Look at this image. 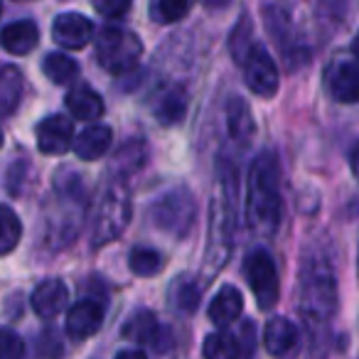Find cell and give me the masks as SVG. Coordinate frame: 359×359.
<instances>
[{
	"label": "cell",
	"mask_w": 359,
	"mask_h": 359,
	"mask_svg": "<svg viewBox=\"0 0 359 359\" xmlns=\"http://www.w3.org/2000/svg\"><path fill=\"white\" fill-rule=\"evenodd\" d=\"M239 65L244 67V79L254 94L259 96H271L278 91L280 76H278V67H276L273 57L264 50V45L259 42H251V47L244 52V57L239 60Z\"/></svg>",
	"instance_id": "8"
},
{
	"label": "cell",
	"mask_w": 359,
	"mask_h": 359,
	"mask_svg": "<svg viewBox=\"0 0 359 359\" xmlns=\"http://www.w3.org/2000/svg\"><path fill=\"white\" fill-rule=\"evenodd\" d=\"M244 273L246 280H249L251 293L256 295L259 308L264 310L273 308L280 298V283H278V271H276V264L269 251L264 249L251 251L244 261Z\"/></svg>",
	"instance_id": "7"
},
{
	"label": "cell",
	"mask_w": 359,
	"mask_h": 359,
	"mask_svg": "<svg viewBox=\"0 0 359 359\" xmlns=\"http://www.w3.org/2000/svg\"><path fill=\"white\" fill-rule=\"evenodd\" d=\"M22 72L13 65L0 67V118H8L22 99Z\"/></svg>",
	"instance_id": "19"
},
{
	"label": "cell",
	"mask_w": 359,
	"mask_h": 359,
	"mask_svg": "<svg viewBox=\"0 0 359 359\" xmlns=\"http://www.w3.org/2000/svg\"><path fill=\"white\" fill-rule=\"evenodd\" d=\"M104 305L96 300H79L67 313V334L72 339H89L101 330Z\"/></svg>",
	"instance_id": "12"
},
{
	"label": "cell",
	"mask_w": 359,
	"mask_h": 359,
	"mask_svg": "<svg viewBox=\"0 0 359 359\" xmlns=\"http://www.w3.org/2000/svg\"><path fill=\"white\" fill-rule=\"evenodd\" d=\"M123 334L135 344H155L158 347V334H160L158 318L150 310H138L123 325Z\"/></svg>",
	"instance_id": "20"
},
{
	"label": "cell",
	"mask_w": 359,
	"mask_h": 359,
	"mask_svg": "<svg viewBox=\"0 0 359 359\" xmlns=\"http://www.w3.org/2000/svg\"><path fill=\"white\" fill-rule=\"evenodd\" d=\"M264 347L271 357H290L298 347V327L288 318H271L264 330Z\"/></svg>",
	"instance_id": "13"
},
{
	"label": "cell",
	"mask_w": 359,
	"mask_h": 359,
	"mask_svg": "<svg viewBox=\"0 0 359 359\" xmlns=\"http://www.w3.org/2000/svg\"><path fill=\"white\" fill-rule=\"evenodd\" d=\"M226 126H229V135L236 143H249L254 135V118H251V109L246 101L234 96L226 104Z\"/></svg>",
	"instance_id": "21"
},
{
	"label": "cell",
	"mask_w": 359,
	"mask_h": 359,
	"mask_svg": "<svg viewBox=\"0 0 359 359\" xmlns=\"http://www.w3.org/2000/svg\"><path fill=\"white\" fill-rule=\"evenodd\" d=\"M22 236V224L11 207L0 205V256H8Z\"/></svg>",
	"instance_id": "25"
},
{
	"label": "cell",
	"mask_w": 359,
	"mask_h": 359,
	"mask_svg": "<svg viewBox=\"0 0 359 359\" xmlns=\"http://www.w3.org/2000/svg\"><path fill=\"white\" fill-rule=\"evenodd\" d=\"M130 222V195L123 185H114L101 197L94 219V246L114 241Z\"/></svg>",
	"instance_id": "5"
},
{
	"label": "cell",
	"mask_w": 359,
	"mask_h": 359,
	"mask_svg": "<svg viewBox=\"0 0 359 359\" xmlns=\"http://www.w3.org/2000/svg\"><path fill=\"white\" fill-rule=\"evenodd\" d=\"M111 140H114V133H111L109 126L96 123L81 130L74 138V143H72V148L81 160H99L111 148Z\"/></svg>",
	"instance_id": "16"
},
{
	"label": "cell",
	"mask_w": 359,
	"mask_h": 359,
	"mask_svg": "<svg viewBox=\"0 0 359 359\" xmlns=\"http://www.w3.org/2000/svg\"><path fill=\"white\" fill-rule=\"evenodd\" d=\"M330 94L342 104H357L359 101V57L357 55H337L330 62L325 72Z\"/></svg>",
	"instance_id": "9"
},
{
	"label": "cell",
	"mask_w": 359,
	"mask_h": 359,
	"mask_svg": "<svg viewBox=\"0 0 359 359\" xmlns=\"http://www.w3.org/2000/svg\"><path fill=\"white\" fill-rule=\"evenodd\" d=\"M143 45L138 35L123 27H104L96 37V60L111 74H126L140 62Z\"/></svg>",
	"instance_id": "4"
},
{
	"label": "cell",
	"mask_w": 359,
	"mask_h": 359,
	"mask_svg": "<svg viewBox=\"0 0 359 359\" xmlns=\"http://www.w3.org/2000/svg\"><path fill=\"white\" fill-rule=\"evenodd\" d=\"M67 303H69V290L60 278L42 280L32 293V310L45 320L57 318L67 308Z\"/></svg>",
	"instance_id": "14"
},
{
	"label": "cell",
	"mask_w": 359,
	"mask_h": 359,
	"mask_svg": "<svg viewBox=\"0 0 359 359\" xmlns=\"http://www.w3.org/2000/svg\"><path fill=\"white\" fill-rule=\"evenodd\" d=\"M150 215L158 229L172 236H185L195 222V200L185 187H177V190L165 192L153 205Z\"/></svg>",
	"instance_id": "6"
},
{
	"label": "cell",
	"mask_w": 359,
	"mask_h": 359,
	"mask_svg": "<svg viewBox=\"0 0 359 359\" xmlns=\"http://www.w3.org/2000/svg\"><path fill=\"white\" fill-rule=\"evenodd\" d=\"M185 109H187V101H185V94L182 89L172 86V89H165L163 94L158 96L155 101V116L163 126H175L182 121L185 116Z\"/></svg>",
	"instance_id": "22"
},
{
	"label": "cell",
	"mask_w": 359,
	"mask_h": 359,
	"mask_svg": "<svg viewBox=\"0 0 359 359\" xmlns=\"http://www.w3.org/2000/svg\"><path fill=\"white\" fill-rule=\"evenodd\" d=\"M74 143V126L67 116H47L37 126V148L45 155H65Z\"/></svg>",
	"instance_id": "10"
},
{
	"label": "cell",
	"mask_w": 359,
	"mask_h": 359,
	"mask_svg": "<svg viewBox=\"0 0 359 359\" xmlns=\"http://www.w3.org/2000/svg\"><path fill=\"white\" fill-rule=\"evenodd\" d=\"M116 359H148V357L140 349H123V352L116 354Z\"/></svg>",
	"instance_id": "32"
},
{
	"label": "cell",
	"mask_w": 359,
	"mask_h": 359,
	"mask_svg": "<svg viewBox=\"0 0 359 359\" xmlns=\"http://www.w3.org/2000/svg\"><path fill=\"white\" fill-rule=\"evenodd\" d=\"M52 37L65 50H81L94 37V25L89 18L79 15V13H62L52 22Z\"/></svg>",
	"instance_id": "11"
},
{
	"label": "cell",
	"mask_w": 359,
	"mask_h": 359,
	"mask_svg": "<svg viewBox=\"0 0 359 359\" xmlns=\"http://www.w3.org/2000/svg\"><path fill=\"white\" fill-rule=\"evenodd\" d=\"M241 310H244V298H241L239 288H234V285H224V288H219V293L212 298L210 303V320L215 325H219V327H224V325L234 323L236 318L241 315Z\"/></svg>",
	"instance_id": "17"
},
{
	"label": "cell",
	"mask_w": 359,
	"mask_h": 359,
	"mask_svg": "<svg viewBox=\"0 0 359 359\" xmlns=\"http://www.w3.org/2000/svg\"><path fill=\"white\" fill-rule=\"evenodd\" d=\"M352 55L359 57V32H357V37H354V42H352Z\"/></svg>",
	"instance_id": "34"
},
{
	"label": "cell",
	"mask_w": 359,
	"mask_h": 359,
	"mask_svg": "<svg viewBox=\"0 0 359 359\" xmlns=\"http://www.w3.org/2000/svg\"><path fill=\"white\" fill-rule=\"evenodd\" d=\"M42 72H45V76L52 81V84L65 86L76 79L79 65H76L72 57L62 55V52H52V55H47L45 62H42Z\"/></svg>",
	"instance_id": "23"
},
{
	"label": "cell",
	"mask_w": 359,
	"mask_h": 359,
	"mask_svg": "<svg viewBox=\"0 0 359 359\" xmlns=\"http://www.w3.org/2000/svg\"><path fill=\"white\" fill-rule=\"evenodd\" d=\"M202 354H205V359H239L241 349H239V342H236L234 334L212 332L205 337Z\"/></svg>",
	"instance_id": "24"
},
{
	"label": "cell",
	"mask_w": 359,
	"mask_h": 359,
	"mask_svg": "<svg viewBox=\"0 0 359 359\" xmlns=\"http://www.w3.org/2000/svg\"><path fill=\"white\" fill-rule=\"evenodd\" d=\"M172 303L180 313H192L200 303V288H197L195 280L180 278L172 288Z\"/></svg>",
	"instance_id": "27"
},
{
	"label": "cell",
	"mask_w": 359,
	"mask_h": 359,
	"mask_svg": "<svg viewBox=\"0 0 359 359\" xmlns=\"http://www.w3.org/2000/svg\"><path fill=\"white\" fill-rule=\"evenodd\" d=\"M337 308L334 276L325 261H308L300 271V310L313 320H327Z\"/></svg>",
	"instance_id": "3"
},
{
	"label": "cell",
	"mask_w": 359,
	"mask_h": 359,
	"mask_svg": "<svg viewBox=\"0 0 359 359\" xmlns=\"http://www.w3.org/2000/svg\"><path fill=\"white\" fill-rule=\"evenodd\" d=\"M207 8H226L231 3V0H202Z\"/></svg>",
	"instance_id": "33"
},
{
	"label": "cell",
	"mask_w": 359,
	"mask_h": 359,
	"mask_svg": "<svg viewBox=\"0 0 359 359\" xmlns=\"http://www.w3.org/2000/svg\"><path fill=\"white\" fill-rule=\"evenodd\" d=\"M25 344L18 332L11 327H0V359H22Z\"/></svg>",
	"instance_id": "29"
},
{
	"label": "cell",
	"mask_w": 359,
	"mask_h": 359,
	"mask_svg": "<svg viewBox=\"0 0 359 359\" xmlns=\"http://www.w3.org/2000/svg\"><path fill=\"white\" fill-rule=\"evenodd\" d=\"M128 266L135 276H143V278H150L155 276L160 269H163V256L155 249H143V246H135L128 256Z\"/></svg>",
	"instance_id": "26"
},
{
	"label": "cell",
	"mask_w": 359,
	"mask_h": 359,
	"mask_svg": "<svg viewBox=\"0 0 359 359\" xmlns=\"http://www.w3.org/2000/svg\"><path fill=\"white\" fill-rule=\"evenodd\" d=\"M192 0H153V15L158 22H177L190 11Z\"/></svg>",
	"instance_id": "28"
},
{
	"label": "cell",
	"mask_w": 359,
	"mask_h": 359,
	"mask_svg": "<svg viewBox=\"0 0 359 359\" xmlns=\"http://www.w3.org/2000/svg\"><path fill=\"white\" fill-rule=\"evenodd\" d=\"M40 42V30L32 20H18L3 27L0 32V47L11 55H30Z\"/></svg>",
	"instance_id": "15"
},
{
	"label": "cell",
	"mask_w": 359,
	"mask_h": 359,
	"mask_svg": "<svg viewBox=\"0 0 359 359\" xmlns=\"http://www.w3.org/2000/svg\"><path fill=\"white\" fill-rule=\"evenodd\" d=\"M0 145H3V128H0Z\"/></svg>",
	"instance_id": "35"
},
{
	"label": "cell",
	"mask_w": 359,
	"mask_h": 359,
	"mask_svg": "<svg viewBox=\"0 0 359 359\" xmlns=\"http://www.w3.org/2000/svg\"><path fill=\"white\" fill-rule=\"evenodd\" d=\"M239 175L236 168L226 160L217 163V192L212 200V226H210V264L219 269L226 261L231 249V234L236 226V212H239Z\"/></svg>",
	"instance_id": "2"
},
{
	"label": "cell",
	"mask_w": 359,
	"mask_h": 359,
	"mask_svg": "<svg viewBox=\"0 0 359 359\" xmlns=\"http://www.w3.org/2000/svg\"><path fill=\"white\" fill-rule=\"evenodd\" d=\"M67 109L79 121H96L104 114V99L91 86L79 84L67 94Z\"/></svg>",
	"instance_id": "18"
},
{
	"label": "cell",
	"mask_w": 359,
	"mask_h": 359,
	"mask_svg": "<svg viewBox=\"0 0 359 359\" xmlns=\"http://www.w3.org/2000/svg\"><path fill=\"white\" fill-rule=\"evenodd\" d=\"M133 0H91V6L104 18H121L130 8Z\"/></svg>",
	"instance_id": "30"
},
{
	"label": "cell",
	"mask_w": 359,
	"mask_h": 359,
	"mask_svg": "<svg viewBox=\"0 0 359 359\" xmlns=\"http://www.w3.org/2000/svg\"><path fill=\"white\" fill-rule=\"evenodd\" d=\"M283 200H280V165L273 153H264L254 160L246 182V217L259 234L271 236L280 224Z\"/></svg>",
	"instance_id": "1"
},
{
	"label": "cell",
	"mask_w": 359,
	"mask_h": 359,
	"mask_svg": "<svg viewBox=\"0 0 359 359\" xmlns=\"http://www.w3.org/2000/svg\"><path fill=\"white\" fill-rule=\"evenodd\" d=\"M349 168H352V175L359 180V143L352 148V153H349Z\"/></svg>",
	"instance_id": "31"
}]
</instances>
